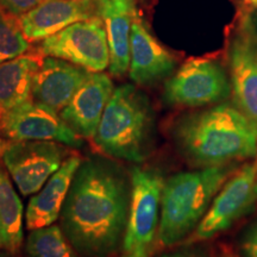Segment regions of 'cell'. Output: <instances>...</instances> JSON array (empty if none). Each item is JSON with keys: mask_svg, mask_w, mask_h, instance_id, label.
Listing matches in <instances>:
<instances>
[{"mask_svg": "<svg viewBox=\"0 0 257 257\" xmlns=\"http://www.w3.org/2000/svg\"><path fill=\"white\" fill-rule=\"evenodd\" d=\"M131 175L104 157L82 160L61 211V227L81 257H111L123 246Z\"/></svg>", "mask_w": 257, "mask_h": 257, "instance_id": "obj_1", "label": "cell"}, {"mask_svg": "<svg viewBox=\"0 0 257 257\" xmlns=\"http://www.w3.org/2000/svg\"><path fill=\"white\" fill-rule=\"evenodd\" d=\"M176 149L198 168L237 165L257 149V125L234 105L220 104L179 118L172 127Z\"/></svg>", "mask_w": 257, "mask_h": 257, "instance_id": "obj_2", "label": "cell"}, {"mask_svg": "<svg viewBox=\"0 0 257 257\" xmlns=\"http://www.w3.org/2000/svg\"><path fill=\"white\" fill-rule=\"evenodd\" d=\"M236 169V165L208 167L167 179L161 198L159 245L172 248L187 239Z\"/></svg>", "mask_w": 257, "mask_h": 257, "instance_id": "obj_3", "label": "cell"}, {"mask_svg": "<svg viewBox=\"0 0 257 257\" xmlns=\"http://www.w3.org/2000/svg\"><path fill=\"white\" fill-rule=\"evenodd\" d=\"M154 131L148 96L133 85H123L112 93L93 141L106 155L138 163L149 156Z\"/></svg>", "mask_w": 257, "mask_h": 257, "instance_id": "obj_4", "label": "cell"}, {"mask_svg": "<svg viewBox=\"0 0 257 257\" xmlns=\"http://www.w3.org/2000/svg\"><path fill=\"white\" fill-rule=\"evenodd\" d=\"M257 206L256 167L246 163L237 168L212 200L210 207L186 244L213 238L232 227Z\"/></svg>", "mask_w": 257, "mask_h": 257, "instance_id": "obj_5", "label": "cell"}, {"mask_svg": "<svg viewBox=\"0 0 257 257\" xmlns=\"http://www.w3.org/2000/svg\"><path fill=\"white\" fill-rule=\"evenodd\" d=\"M38 51L42 55L66 60L92 73L104 72L110 66L107 35L100 17L76 22L44 38Z\"/></svg>", "mask_w": 257, "mask_h": 257, "instance_id": "obj_6", "label": "cell"}, {"mask_svg": "<svg viewBox=\"0 0 257 257\" xmlns=\"http://www.w3.org/2000/svg\"><path fill=\"white\" fill-rule=\"evenodd\" d=\"M131 175V199L123 252L152 249L159 232L161 198L165 180L154 169L134 167Z\"/></svg>", "mask_w": 257, "mask_h": 257, "instance_id": "obj_7", "label": "cell"}, {"mask_svg": "<svg viewBox=\"0 0 257 257\" xmlns=\"http://www.w3.org/2000/svg\"><path fill=\"white\" fill-rule=\"evenodd\" d=\"M230 93L229 79L219 63L192 59L166 82L163 98L172 106L201 107L225 100Z\"/></svg>", "mask_w": 257, "mask_h": 257, "instance_id": "obj_8", "label": "cell"}, {"mask_svg": "<svg viewBox=\"0 0 257 257\" xmlns=\"http://www.w3.org/2000/svg\"><path fill=\"white\" fill-rule=\"evenodd\" d=\"M61 144L51 141H18L8 144L3 161L22 194H36L60 168L70 154Z\"/></svg>", "mask_w": 257, "mask_h": 257, "instance_id": "obj_9", "label": "cell"}, {"mask_svg": "<svg viewBox=\"0 0 257 257\" xmlns=\"http://www.w3.org/2000/svg\"><path fill=\"white\" fill-rule=\"evenodd\" d=\"M0 135L11 142L51 141L72 148H81L80 137L57 113L34 99L16 106L0 117Z\"/></svg>", "mask_w": 257, "mask_h": 257, "instance_id": "obj_10", "label": "cell"}, {"mask_svg": "<svg viewBox=\"0 0 257 257\" xmlns=\"http://www.w3.org/2000/svg\"><path fill=\"white\" fill-rule=\"evenodd\" d=\"M233 105L257 125V35L246 23L229 51Z\"/></svg>", "mask_w": 257, "mask_h": 257, "instance_id": "obj_11", "label": "cell"}, {"mask_svg": "<svg viewBox=\"0 0 257 257\" xmlns=\"http://www.w3.org/2000/svg\"><path fill=\"white\" fill-rule=\"evenodd\" d=\"M91 73L66 60L47 56L34 76L32 99L60 113Z\"/></svg>", "mask_w": 257, "mask_h": 257, "instance_id": "obj_12", "label": "cell"}, {"mask_svg": "<svg viewBox=\"0 0 257 257\" xmlns=\"http://www.w3.org/2000/svg\"><path fill=\"white\" fill-rule=\"evenodd\" d=\"M100 0H42L21 16L22 29L29 41L44 40L76 22L99 17Z\"/></svg>", "mask_w": 257, "mask_h": 257, "instance_id": "obj_13", "label": "cell"}, {"mask_svg": "<svg viewBox=\"0 0 257 257\" xmlns=\"http://www.w3.org/2000/svg\"><path fill=\"white\" fill-rule=\"evenodd\" d=\"M113 91V82L107 74L91 73L60 112V117L78 136L93 138Z\"/></svg>", "mask_w": 257, "mask_h": 257, "instance_id": "obj_14", "label": "cell"}, {"mask_svg": "<svg viewBox=\"0 0 257 257\" xmlns=\"http://www.w3.org/2000/svg\"><path fill=\"white\" fill-rule=\"evenodd\" d=\"M175 59L157 42L146 24L135 16L130 36V79L137 85H152L170 75Z\"/></svg>", "mask_w": 257, "mask_h": 257, "instance_id": "obj_15", "label": "cell"}, {"mask_svg": "<svg viewBox=\"0 0 257 257\" xmlns=\"http://www.w3.org/2000/svg\"><path fill=\"white\" fill-rule=\"evenodd\" d=\"M81 162L79 155L67 157L43 187L30 199L25 213L28 230L49 226L59 219L74 175Z\"/></svg>", "mask_w": 257, "mask_h": 257, "instance_id": "obj_16", "label": "cell"}, {"mask_svg": "<svg viewBox=\"0 0 257 257\" xmlns=\"http://www.w3.org/2000/svg\"><path fill=\"white\" fill-rule=\"evenodd\" d=\"M99 17L104 21L110 50V73L123 76L130 67V36L135 12L128 0H100Z\"/></svg>", "mask_w": 257, "mask_h": 257, "instance_id": "obj_17", "label": "cell"}, {"mask_svg": "<svg viewBox=\"0 0 257 257\" xmlns=\"http://www.w3.org/2000/svg\"><path fill=\"white\" fill-rule=\"evenodd\" d=\"M43 59L44 55L37 51L0 63V117L32 99V81Z\"/></svg>", "mask_w": 257, "mask_h": 257, "instance_id": "obj_18", "label": "cell"}, {"mask_svg": "<svg viewBox=\"0 0 257 257\" xmlns=\"http://www.w3.org/2000/svg\"><path fill=\"white\" fill-rule=\"evenodd\" d=\"M0 226L2 248L9 255L19 252L23 244V205L9 174L0 168Z\"/></svg>", "mask_w": 257, "mask_h": 257, "instance_id": "obj_19", "label": "cell"}, {"mask_svg": "<svg viewBox=\"0 0 257 257\" xmlns=\"http://www.w3.org/2000/svg\"><path fill=\"white\" fill-rule=\"evenodd\" d=\"M25 250L29 257H79L62 227L55 224L32 230Z\"/></svg>", "mask_w": 257, "mask_h": 257, "instance_id": "obj_20", "label": "cell"}, {"mask_svg": "<svg viewBox=\"0 0 257 257\" xmlns=\"http://www.w3.org/2000/svg\"><path fill=\"white\" fill-rule=\"evenodd\" d=\"M29 48L21 19L0 6V63L23 55Z\"/></svg>", "mask_w": 257, "mask_h": 257, "instance_id": "obj_21", "label": "cell"}, {"mask_svg": "<svg viewBox=\"0 0 257 257\" xmlns=\"http://www.w3.org/2000/svg\"><path fill=\"white\" fill-rule=\"evenodd\" d=\"M239 248L243 257H257V220L244 231Z\"/></svg>", "mask_w": 257, "mask_h": 257, "instance_id": "obj_22", "label": "cell"}, {"mask_svg": "<svg viewBox=\"0 0 257 257\" xmlns=\"http://www.w3.org/2000/svg\"><path fill=\"white\" fill-rule=\"evenodd\" d=\"M41 2L42 0H0V6L17 17H21L36 8Z\"/></svg>", "mask_w": 257, "mask_h": 257, "instance_id": "obj_23", "label": "cell"}, {"mask_svg": "<svg viewBox=\"0 0 257 257\" xmlns=\"http://www.w3.org/2000/svg\"><path fill=\"white\" fill-rule=\"evenodd\" d=\"M160 257H205L200 251L198 250H191V249H181L176 250V251L166 252Z\"/></svg>", "mask_w": 257, "mask_h": 257, "instance_id": "obj_24", "label": "cell"}, {"mask_svg": "<svg viewBox=\"0 0 257 257\" xmlns=\"http://www.w3.org/2000/svg\"><path fill=\"white\" fill-rule=\"evenodd\" d=\"M152 249H138L131 252H123V255L117 257H150Z\"/></svg>", "mask_w": 257, "mask_h": 257, "instance_id": "obj_25", "label": "cell"}, {"mask_svg": "<svg viewBox=\"0 0 257 257\" xmlns=\"http://www.w3.org/2000/svg\"><path fill=\"white\" fill-rule=\"evenodd\" d=\"M0 136H2V135H0ZM6 147H8V143H6L5 141L3 140L2 137H0V157L4 155V152H5Z\"/></svg>", "mask_w": 257, "mask_h": 257, "instance_id": "obj_26", "label": "cell"}, {"mask_svg": "<svg viewBox=\"0 0 257 257\" xmlns=\"http://www.w3.org/2000/svg\"><path fill=\"white\" fill-rule=\"evenodd\" d=\"M8 255H9V253L6 252V251H5V253L4 252H0V257H8Z\"/></svg>", "mask_w": 257, "mask_h": 257, "instance_id": "obj_27", "label": "cell"}, {"mask_svg": "<svg viewBox=\"0 0 257 257\" xmlns=\"http://www.w3.org/2000/svg\"><path fill=\"white\" fill-rule=\"evenodd\" d=\"M0 249H3L2 248V226H0Z\"/></svg>", "mask_w": 257, "mask_h": 257, "instance_id": "obj_28", "label": "cell"}, {"mask_svg": "<svg viewBox=\"0 0 257 257\" xmlns=\"http://www.w3.org/2000/svg\"><path fill=\"white\" fill-rule=\"evenodd\" d=\"M248 2H250L253 5H257V0H248Z\"/></svg>", "mask_w": 257, "mask_h": 257, "instance_id": "obj_29", "label": "cell"}, {"mask_svg": "<svg viewBox=\"0 0 257 257\" xmlns=\"http://www.w3.org/2000/svg\"><path fill=\"white\" fill-rule=\"evenodd\" d=\"M223 257H233L232 255H230V253H226V255H224Z\"/></svg>", "mask_w": 257, "mask_h": 257, "instance_id": "obj_30", "label": "cell"}, {"mask_svg": "<svg viewBox=\"0 0 257 257\" xmlns=\"http://www.w3.org/2000/svg\"><path fill=\"white\" fill-rule=\"evenodd\" d=\"M256 172H257V149H256Z\"/></svg>", "mask_w": 257, "mask_h": 257, "instance_id": "obj_31", "label": "cell"}]
</instances>
